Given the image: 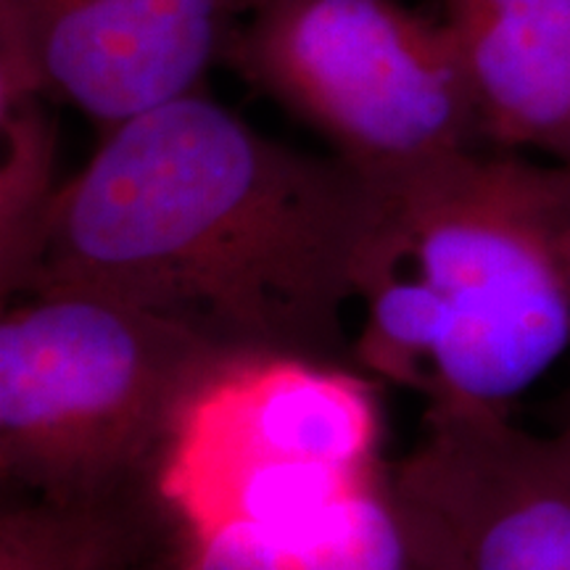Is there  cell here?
<instances>
[{"label":"cell","instance_id":"obj_10","mask_svg":"<svg viewBox=\"0 0 570 570\" xmlns=\"http://www.w3.org/2000/svg\"><path fill=\"white\" fill-rule=\"evenodd\" d=\"M0 570H188V547L156 483L75 502L17 494L0 510Z\"/></svg>","mask_w":570,"mask_h":570},{"label":"cell","instance_id":"obj_6","mask_svg":"<svg viewBox=\"0 0 570 570\" xmlns=\"http://www.w3.org/2000/svg\"><path fill=\"white\" fill-rule=\"evenodd\" d=\"M391 479L436 515L465 570H570V439L508 412L433 410Z\"/></svg>","mask_w":570,"mask_h":570},{"label":"cell","instance_id":"obj_2","mask_svg":"<svg viewBox=\"0 0 570 570\" xmlns=\"http://www.w3.org/2000/svg\"><path fill=\"white\" fill-rule=\"evenodd\" d=\"M370 180L352 362L433 410L508 412L570 348V169L465 148Z\"/></svg>","mask_w":570,"mask_h":570},{"label":"cell","instance_id":"obj_5","mask_svg":"<svg viewBox=\"0 0 570 570\" xmlns=\"http://www.w3.org/2000/svg\"><path fill=\"white\" fill-rule=\"evenodd\" d=\"M223 63L367 177L483 148L454 32L399 0H248Z\"/></svg>","mask_w":570,"mask_h":570},{"label":"cell","instance_id":"obj_12","mask_svg":"<svg viewBox=\"0 0 570 570\" xmlns=\"http://www.w3.org/2000/svg\"><path fill=\"white\" fill-rule=\"evenodd\" d=\"M562 436L570 439V399H568V415H566V423H562Z\"/></svg>","mask_w":570,"mask_h":570},{"label":"cell","instance_id":"obj_11","mask_svg":"<svg viewBox=\"0 0 570 570\" xmlns=\"http://www.w3.org/2000/svg\"><path fill=\"white\" fill-rule=\"evenodd\" d=\"M42 71L11 24L0 21V291L19 298L38 275L56 183V122Z\"/></svg>","mask_w":570,"mask_h":570},{"label":"cell","instance_id":"obj_9","mask_svg":"<svg viewBox=\"0 0 570 570\" xmlns=\"http://www.w3.org/2000/svg\"><path fill=\"white\" fill-rule=\"evenodd\" d=\"M188 570H462L452 537L391 470L315 523L227 531L188 554Z\"/></svg>","mask_w":570,"mask_h":570},{"label":"cell","instance_id":"obj_1","mask_svg":"<svg viewBox=\"0 0 570 570\" xmlns=\"http://www.w3.org/2000/svg\"><path fill=\"white\" fill-rule=\"evenodd\" d=\"M367 175L256 132L194 90L104 132L61 183L32 288H80L238 354L348 365Z\"/></svg>","mask_w":570,"mask_h":570},{"label":"cell","instance_id":"obj_8","mask_svg":"<svg viewBox=\"0 0 570 570\" xmlns=\"http://www.w3.org/2000/svg\"><path fill=\"white\" fill-rule=\"evenodd\" d=\"M483 148L570 169V0H441Z\"/></svg>","mask_w":570,"mask_h":570},{"label":"cell","instance_id":"obj_3","mask_svg":"<svg viewBox=\"0 0 570 570\" xmlns=\"http://www.w3.org/2000/svg\"><path fill=\"white\" fill-rule=\"evenodd\" d=\"M0 323V475L75 502L156 483L196 391L230 348L80 288L21 296Z\"/></svg>","mask_w":570,"mask_h":570},{"label":"cell","instance_id":"obj_7","mask_svg":"<svg viewBox=\"0 0 570 570\" xmlns=\"http://www.w3.org/2000/svg\"><path fill=\"white\" fill-rule=\"evenodd\" d=\"M248 0H0L56 101L111 127L202 90Z\"/></svg>","mask_w":570,"mask_h":570},{"label":"cell","instance_id":"obj_4","mask_svg":"<svg viewBox=\"0 0 570 570\" xmlns=\"http://www.w3.org/2000/svg\"><path fill=\"white\" fill-rule=\"evenodd\" d=\"M381 402L348 365L230 354L177 420L156 487L185 547L315 523L381 479Z\"/></svg>","mask_w":570,"mask_h":570}]
</instances>
